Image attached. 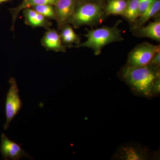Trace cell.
<instances>
[{
  "mask_svg": "<svg viewBox=\"0 0 160 160\" xmlns=\"http://www.w3.org/2000/svg\"><path fill=\"white\" fill-rule=\"evenodd\" d=\"M133 94L151 99L154 98L156 85L160 82V67L149 63L141 67L125 65L118 73Z\"/></svg>",
  "mask_w": 160,
  "mask_h": 160,
  "instance_id": "cell-1",
  "label": "cell"
},
{
  "mask_svg": "<svg viewBox=\"0 0 160 160\" xmlns=\"http://www.w3.org/2000/svg\"><path fill=\"white\" fill-rule=\"evenodd\" d=\"M105 14L101 1L79 0L67 23L75 29L83 26H96L102 22Z\"/></svg>",
  "mask_w": 160,
  "mask_h": 160,
  "instance_id": "cell-2",
  "label": "cell"
},
{
  "mask_svg": "<svg viewBox=\"0 0 160 160\" xmlns=\"http://www.w3.org/2000/svg\"><path fill=\"white\" fill-rule=\"evenodd\" d=\"M122 21H118L112 27L103 26L102 28L87 30L85 36L87 40L78 45L73 46L75 48L87 47L93 50L95 55H99L103 48L108 44L123 41L121 30L118 26Z\"/></svg>",
  "mask_w": 160,
  "mask_h": 160,
  "instance_id": "cell-3",
  "label": "cell"
},
{
  "mask_svg": "<svg viewBox=\"0 0 160 160\" xmlns=\"http://www.w3.org/2000/svg\"><path fill=\"white\" fill-rule=\"evenodd\" d=\"M157 153L145 145L131 142L120 145L112 156V159L118 160H149L158 158Z\"/></svg>",
  "mask_w": 160,
  "mask_h": 160,
  "instance_id": "cell-4",
  "label": "cell"
},
{
  "mask_svg": "<svg viewBox=\"0 0 160 160\" xmlns=\"http://www.w3.org/2000/svg\"><path fill=\"white\" fill-rule=\"evenodd\" d=\"M160 49V45L156 46L147 42L139 44L129 52L126 65L141 67L149 65L155 53Z\"/></svg>",
  "mask_w": 160,
  "mask_h": 160,
  "instance_id": "cell-5",
  "label": "cell"
},
{
  "mask_svg": "<svg viewBox=\"0 0 160 160\" xmlns=\"http://www.w3.org/2000/svg\"><path fill=\"white\" fill-rule=\"evenodd\" d=\"M10 87L7 96L6 102V122L4 125V129L7 130L9 124L19 112L23 104L19 92L17 82L13 78H11L9 81Z\"/></svg>",
  "mask_w": 160,
  "mask_h": 160,
  "instance_id": "cell-6",
  "label": "cell"
},
{
  "mask_svg": "<svg viewBox=\"0 0 160 160\" xmlns=\"http://www.w3.org/2000/svg\"><path fill=\"white\" fill-rule=\"evenodd\" d=\"M79 0H58L54 5L55 20L59 30L67 23L76 8Z\"/></svg>",
  "mask_w": 160,
  "mask_h": 160,
  "instance_id": "cell-7",
  "label": "cell"
},
{
  "mask_svg": "<svg viewBox=\"0 0 160 160\" xmlns=\"http://www.w3.org/2000/svg\"><path fill=\"white\" fill-rule=\"evenodd\" d=\"M0 152L4 160H20L23 157L32 158L18 144L9 139L4 133L1 136Z\"/></svg>",
  "mask_w": 160,
  "mask_h": 160,
  "instance_id": "cell-8",
  "label": "cell"
},
{
  "mask_svg": "<svg viewBox=\"0 0 160 160\" xmlns=\"http://www.w3.org/2000/svg\"><path fill=\"white\" fill-rule=\"evenodd\" d=\"M41 42L47 51L63 52H66V47L63 45L59 33L56 29L51 28L47 29L42 38Z\"/></svg>",
  "mask_w": 160,
  "mask_h": 160,
  "instance_id": "cell-9",
  "label": "cell"
},
{
  "mask_svg": "<svg viewBox=\"0 0 160 160\" xmlns=\"http://www.w3.org/2000/svg\"><path fill=\"white\" fill-rule=\"evenodd\" d=\"M23 13L25 24L32 28L42 27L47 30L52 26L49 20L31 8L24 9Z\"/></svg>",
  "mask_w": 160,
  "mask_h": 160,
  "instance_id": "cell-10",
  "label": "cell"
},
{
  "mask_svg": "<svg viewBox=\"0 0 160 160\" xmlns=\"http://www.w3.org/2000/svg\"><path fill=\"white\" fill-rule=\"evenodd\" d=\"M133 33L136 36L141 38H148L160 42V19L158 17L154 22L145 27L134 26Z\"/></svg>",
  "mask_w": 160,
  "mask_h": 160,
  "instance_id": "cell-11",
  "label": "cell"
},
{
  "mask_svg": "<svg viewBox=\"0 0 160 160\" xmlns=\"http://www.w3.org/2000/svg\"><path fill=\"white\" fill-rule=\"evenodd\" d=\"M57 1L58 0H23L22 3L17 7L9 9V11L11 13L12 18V31H14L16 21L17 19L19 13L22 10L42 4H48L54 5Z\"/></svg>",
  "mask_w": 160,
  "mask_h": 160,
  "instance_id": "cell-12",
  "label": "cell"
},
{
  "mask_svg": "<svg viewBox=\"0 0 160 160\" xmlns=\"http://www.w3.org/2000/svg\"><path fill=\"white\" fill-rule=\"evenodd\" d=\"M59 30L62 43L65 47L71 48L73 47V44L77 46L81 43V38L76 33L69 23H66Z\"/></svg>",
  "mask_w": 160,
  "mask_h": 160,
  "instance_id": "cell-13",
  "label": "cell"
},
{
  "mask_svg": "<svg viewBox=\"0 0 160 160\" xmlns=\"http://www.w3.org/2000/svg\"><path fill=\"white\" fill-rule=\"evenodd\" d=\"M128 1L126 0H108L105 8L106 15L123 16L126 11Z\"/></svg>",
  "mask_w": 160,
  "mask_h": 160,
  "instance_id": "cell-14",
  "label": "cell"
},
{
  "mask_svg": "<svg viewBox=\"0 0 160 160\" xmlns=\"http://www.w3.org/2000/svg\"><path fill=\"white\" fill-rule=\"evenodd\" d=\"M160 0H154L151 5L146 9L137 20L136 24L134 26H142L152 18L154 17L159 12Z\"/></svg>",
  "mask_w": 160,
  "mask_h": 160,
  "instance_id": "cell-15",
  "label": "cell"
},
{
  "mask_svg": "<svg viewBox=\"0 0 160 160\" xmlns=\"http://www.w3.org/2000/svg\"><path fill=\"white\" fill-rule=\"evenodd\" d=\"M140 0H129L128 1L126 11L123 15L129 22L134 23L139 18Z\"/></svg>",
  "mask_w": 160,
  "mask_h": 160,
  "instance_id": "cell-16",
  "label": "cell"
},
{
  "mask_svg": "<svg viewBox=\"0 0 160 160\" xmlns=\"http://www.w3.org/2000/svg\"><path fill=\"white\" fill-rule=\"evenodd\" d=\"M31 8L49 20H55L56 14L54 5L48 4H42L33 6Z\"/></svg>",
  "mask_w": 160,
  "mask_h": 160,
  "instance_id": "cell-17",
  "label": "cell"
},
{
  "mask_svg": "<svg viewBox=\"0 0 160 160\" xmlns=\"http://www.w3.org/2000/svg\"><path fill=\"white\" fill-rule=\"evenodd\" d=\"M154 0H140L139 17L151 5Z\"/></svg>",
  "mask_w": 160,
  "mask_h": 160,
  "instance_id": "cell-18",
  "label": "cell"
},
{
  "mask_svg": "<svg viewBox=\"0 0 160 160\" xmlns=\"http://www.w3.org/2000/svg\"><path fill=\"white\" fill-rule=\"evenodd\" d=\"M150 64L160 67V49L158 50L153 56Z\"/></svg>",
  "mask_w": 160,
  "mask_h": 160,
  "instance_id": "cell-19",
  "label": "cell"
},
{
  "mask_svg": "<svg viewBox=\"0 0 160 160\" xmlns=\"http://www.w3.org/2000/svg\"><path fill=\"white\" fill-rule=\"evenodd\" d=\"M10 1V0H0V4L3 2H8V1Z\"/></svg>",
  "mask_w": 160,
  "mask_h": 160,
  "instance_id": "cell-20",
  "label": "cell"
},
{
  "mask_svg": "<svg viewBox=\"0 0 160 160\" xmlns=\"http://www.w3.org/2000/svg\"><path fill=\"white\" fill-rule=\"evenodd\" d=\"M82 1H101V0H82Z\"/></svg>",
  "mask_w": 160,
  "mask_h": 160,
  "instance_id": "cell-21",
  "label": "cell"
}]
</instances>
